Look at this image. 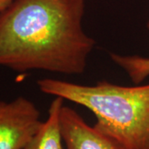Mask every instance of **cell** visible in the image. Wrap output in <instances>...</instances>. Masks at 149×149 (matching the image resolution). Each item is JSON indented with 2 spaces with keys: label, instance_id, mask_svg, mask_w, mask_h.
Segmentation results:
<instances>
[{
  "label": "cell",
  "instance_id": "52a82bcc",
  "mask_svg": "<svg viewBox=\"0 0 149 149\" xmlns=\"http://www.w3.org/2000/svg\"><path fill=\"white\" fill-rule=\"evenodd\" d=\"M13 0H0V12L5 9L10 4Z\"/></svg>",
  "mask_w": 149,
  "mask_h": 149
},
{
  "label": "cell",
  "instance_id": "277c9868",
  "mask_svg": "<svg viewBox=\"0 0 149 149\" xmlns=\"http://www.w3.org/2000/svg\"><path fill=\"white\" fill-rule=\"evenodd\" d=\"M60 127L66 149H128L95 126L89 125L68 106L61 108Z\"/></svg>",
  "mask_w": 149,
  "mask_h": 149
},
{
  "label": "cell",
  "instance_id": "8992f818",
  "mask_svg": "<svg viewBox=\"0 0 149 149\" xmlns=\"http://www.w3.org/2000/svg\"><path fill=\"white\" fill-rule=\"evenodd\" d=\"M109 56L112 61L123 70L135 85L149 77V57L117 53H110Z\"/></svg>",
  "mask_w": 149,
  "mask_h": 149
},
{
  "label": "cell",
  "instance_id": "5b68a950",
  "mask_svg": "<svg viewBox=\"0 0 149 149\" xmlns=\"http://www.w3.org/2000/svg\"><path fill=\"white\" fill-rule=\"evenodd\" d=\"M63 105L64 100L55 97L49 108L47 118L23 149H64L60 127V113Z\"/></svg>",
  "mask_w": 149,
  "mask_h": 149
},
{
  "label": "cell",
  "instance_id": "7a4b0ae2",
  "mask_svg": "<svg viewBox=\"0 0 149 149\" xmlns=\"http://www.w3.org/2000/svg\"><path fill=\"white\" fill-rule=\"evenodd\" d=\"M37 85L47 95L91 110L94 126L128 149H149V84L123 86L101 80L84 85L46 78Z\"/></svg>",
  "mask_w": 149,
  "mask_h": 149
},
{
  "label": "cell",
  "instance_id": "3957f363",
  "mask_svg": "<svg viewBox=\"0 0 149 149\" xmlns=\"http://www.w3.org/2000/svg\"><path fill=\"white\" fill-rule=\"evenodd\" d=\"M42 122L37 107L27 98L0 100V149H23Z\"/></svg>",
  "mask_w": 149,
  "mask_h": 149
},
{
  "label": "cell",
  "instance_id": "6da1fadb",
  "mask_svg": "<svg viewBox=\"0 0 149 149\" xmlns=\"http://www.w3.org/2000/svg\"><path fill=\"white\" fill-rule=\"evenodd\" d=\"M85 0H13L0 12V66L85 72L95 40L83 28Z\"/></svg>",
  "mask_w": 149,
  "mask_h": 149
},
{
  "label": "cell",
  "instance_id": "ba28073f",
  "mask_svg": "<svg viewBox=\"0 0 149 149\" xmlns=\"http://www.w3.org/2000/svg\"><path fill=\"white\" fill-rule=\"evenodd\" d=\"M147 27H148V30L149 31V20L148 21V23H147Z\"/></svg>",
  "mask_w": 149,
  "mask_h": 149
}]
</instances>
